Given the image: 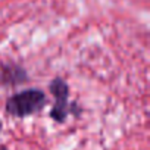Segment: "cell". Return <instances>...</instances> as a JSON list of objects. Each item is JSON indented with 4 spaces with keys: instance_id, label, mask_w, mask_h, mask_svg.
I'll use <instances>...</instances> for the list:
<instances>
[{
    "instance_id": "2",
    "label": "cell",
    "mask_w": 150,
    "mask_h": 150,
    "mask_svg": "<svg viewBox=\"0 0 150 150\" xmlns=\"http://www.w3.org/2000/svg\"><path fill=\"white\" fill-rule=\"evenodd\" d=\"M50 93L54 97V105L50 110V116L53 121L62 124L66 121L68 115H69V106H68V99H69V87L68 84L56 77L52 83H50Z\"/></svg>"
},
{
    "instance_id": "3",
    "label": "cell",
    "mask_w": 150,
    "mask_h": 150,
    "mask_svg": "<svg viewBox=\"0 0 150 150\" xmlns=\"http://www.w3.org/2000/svg\"><path fill=\"white\" fill-rule=\"evenodd\" d=\"M27 80H28V75L22 66L12 62L0 65V84L16 86L25 83Z\"/></svg>"
},
{
    "instance_id": "1",
    "label": "cell",
    "mask_w": 150,
    "mask_h": 150,
    "mask_svg": "<svg viewBox=\"0 0 150 150\" xmlns=\"http://www.w3.org/2000/svg\"><path fill=\"white\" fill-rule=\"evenodd\" d=\"M47 103V96L40 88H27L6 100V112L16 118H25L40 112Z\"/></svg>"
},
{
    "instance_id": "5",
    "label": "cell",
    "mask_w": 150,
    "mask_h": 150,
    "mask_svg": "<svg viewBox=\"0 0 150 150\" xmlns=\"http://www.w3.org/2000/svg\"><path fill=\"white\" fill-rule=\"evenodd\" d=\"M2 127H3V124H2V121H0V131H2Z\"/></svg>"
},
{
    "instance_id": "4",
    "label": "cell",
    "mask_w": 150,
    "mask_h": 150,
    "mask_svg": "<svg viewBox=\"0 0 150 150\" xmlns=\"http://www.w3.org/2000/svg\"><path fill=\"white\" fill-rule=\"evenodd\" d=\"M0 150H8V149H6L5 146H2V147H0Z\"/></svg>"
}]
</instances>
